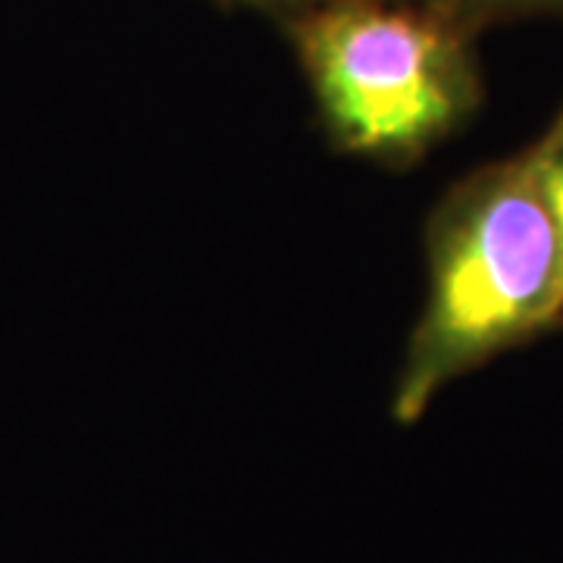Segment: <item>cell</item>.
Listing matches in <instances>:
<instances>
[{
  "instance_id": "obj_4",
  "label": "cell",
  "mask_w": 563,
  "mask_h": 563,
  "mask_svg": "<svg viewBox=\"0 0 563 563\" xmlns=\"http://www.w3.org/2000/svg\"><path fill=\"white\" fill-rule=\"evenodd\" d=\"M539 139H542L544 195H548V203H551V213H554L563 242V110Z\"/></svg>"
},
{
  "instance_id": "obj_1",
  "label": "cell",
  "mask_w": 563,
  "mask_h": 563,
  "mask_svg": "<svg viewBox=\"0 0 563 563\" xmlns=\"http://www.w3.org/2000/svg\"><path fill=\"white\" fill-rule=\"evenodd\" d=\"M426 301L391 391L410 426L451 383L563 325V242L542 181V139L485 163L426 222Z\"/></svg>"
},
{
  "instance_id": "obj_3",
  "label": "cell",
  "mask_w": 563,
  "mask_h": 563,
  "mask_svg": "<svg viewBox=\"0 0 563 563\" xmlns=\"http://www.w3.org/2000/svg\"><path fill=\"white\" fill-rule=\"evenodd\" d=\"M432 10H442L448 16L461 20L470 29H483L495 20H514V16H542L554 13L563 16V0H413Z\"/></svg>"
},
{
  "instance_id": "obj_5",
  "label": "cell",
  "mask_w": 563,
  "mask_h": 563,
  "mask_svg": "<svg viewBox=\"0 0 563 563\" xmlns=\"http://www.w3.org/2000/svg\"><path fill=\"white\" fill-rule=\"evenodd\" d=\"M225 7H254V10H263V13H273L279 20H288L295 13H301L307 7H317L322 0H220Z\"/></svg>"
},
{
  "instance_id": "obj_2",
  "label": "cell",
  "mask_w": 563,
  "mask_h": 563,
  "mask_svg": "<svg viewBox=\"0 0 563 563\" xmlns=\"http://www.w3.org/2000/svg\"><path fill=\"white\" fill-rule=\"evenodd\" d=\"M329 144L410 169L483 107L476 29L413 0H322L282 20Z\"/></svg>"
}]
</instances>
